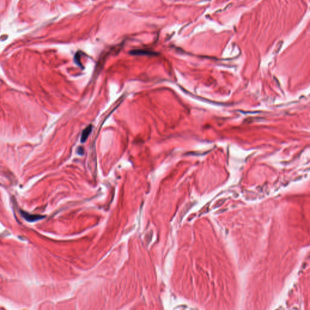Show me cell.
I'll return each mask as SVG.
<instances>
[{"label":"cell","instance_id":"6da1fadb","mask_svg":"<svg viewBox=\"0 0 310 310\" xmlns=\"http://www.w3.org/2000/svg\"><path fill=\"white\" fill-rule=\"evenodd\" d=\"M21 214L23 216V217L26 220H27L28 222H35L38 220H40L44 217L43 216H41L40 215H34V214H30L29 213H27L24 211H21Z\"/></svg>","mask_w":310,"mask_h":310},{"label":"cell","instance_id":"7a4b0ae2","mask_svg":"<svg viewBox=\"0 0 310 310\" xmlns=\"http://www.w3.org/2000/svg\"><path fill=\"white\" fill-rule=\"evenodd\" d=\"M133 55H148V56H155L158 53L152 51L145 50H134L130 52Z\"/></svg>","mask_w":310,"mask_h":310},{"label":"cell","instance_id":"277c9868","mask_svg":"<svg viewBox=\"0 0 310 310\" xmlns=\"http://www.w3.org/2000/svg\"><path fill=\"white\" fill-rule=\"evenodd\" d=\"M77 153L78 155H83L84 153V149L81 147H79L78 148V150H77Z\"/></svg>","mask_w":310,"mask_h":310},{"label":"cell","instance_id":"3957f363","mask_svg":"<svg viewBox=\"0 0 310 310\" xmlns=\"http://www.w3.org/2000/svg\"><path fill=\"white\" fill-rule=\"evenodd\" d=\"M92 128H93L92 125H89L83 130V132L82 133L81 137V142L82 143L85 142L87 141L88 136L90 135V134L91 132V131H92Z\"/></svg>","mask_w":310,"mask_h":310}]
</instances>
